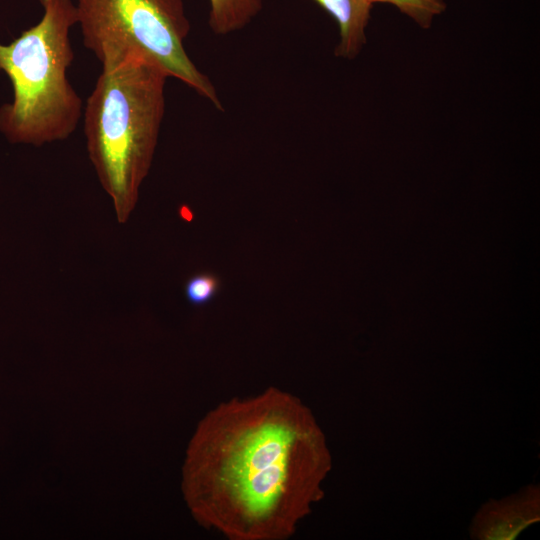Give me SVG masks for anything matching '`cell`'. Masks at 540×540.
Instances as JSON below:
<instances>
[{"mask_svg": "<svg viewBox=\"0 0 540 540\" xmlns=\"http://www.w3.org/2000/svg\"><path fill=\"white\" fill-rule=\"evenodd\" d=\"M373 3H389L413 19L421 28L431 27L433 19L442 14L447 5L444 0H368Z\"/></svg>", "mask_w": 540, "mask_h": 540, "instance_id": "8", "label": "cell"}, {"mask_svg": "<svg viewBox=\"0 0 540 540\" xmlns=\"http://www.w3.org/2000/svg\"><path fill=\"white\" fill-rule=\"evenodd\" d=\"M540 518V489L528 486L518 493L491 501L475 515L470 535L480 540H512Z\"/></svg>", "mask_w": 540, "mask_h": 540, "instance_id": "5", "label": "cell"}, {"mask_svg": "<svg viewBox=\"0 0 540 540\" xmlns=\"http://www.w3.org/2000/svg\"><path fill=\"white\" fill-rule=\"evenodd\" d=\"M39 22L11 43H0V70L13 101L0 108V130L12 143L41 146L67 139L77 128L83 103L68 80L74 60L70 40L77 24L73 0H39Z\"/></svg>", "mask_w": 540, "mask_h": 540, "instance_id": "3", "label": "cell"}, {"mask_svg": "<svg viewBox=\"0 0 540 540\" xmlns=\"http://www.w3.org/2000/svg\"><path fill=\"white\" fill-rule=\"evenodd\" d=\"M338 23L340 41L335 55L354 59L366 43L365 29L372 4L368 0H315Z\"/></svg>", "mask_w": 540, "mask_h": 540, "instance_id": "6", "label": "cell"}, {"mask_svg": "<svg viewBox=\"0 0 540 540\" xmlns=\"http://www.w3.org/2000/svg\"><path fill=\"white\" fill-rule=\"evenodd\" d=\"M167 73L154 61L131 58L102 67L83 117L89 159L126 223L139 197L165 114Z\"/></svg>", "mask_w": 540, "mask_h": 540, "instance_id": "2", "label": "cell"}, {"mask_svg": "<svg viewBox=\"0 0 540 540\" xmlns=\"http://www.w3.org/2000/svg\"><path fill=\"white\" fill-rule=\"evenodd\" d=\"M75 7L83 45L102 67L154 61L222 110L214 84L185 50L191 25L183 0H76Z\"/></svg>", "mask_w": 540, "mask_h": 540, "instance_id": "4", "label": "cell"}, {"mask_svg": "<svg viewBox=\"0 0 540 540\" xmlns=\"http://www.w3.org/2000/svg\"><path fill=\"white\" fill-rule=\"evenodd\" d=\"M330 469L311 410L271 386L221 402L200 421L184 491L196 520L229 540H287L323 498Z\"/></svg>", "mask_w": 540, "mask_h": 540, "instance_id": "1", "label": "cell"}, {"mask_svg": "<svg viewBox=\"0 0 540 540\" xmlns=\"http://www.w3.org/2000/svg\"><path fill=\"white\" fill-rule=\"evenodd\" d=\"M209 26L216 35L245 28L263 8V0H209Z\"/></svg>", "mask_w": 540, "mask_h": 540, "instance_id": "7", "label": "cell"}, {"mask_svg": "<svg viewBox=\"0 0 540 540\" xmlns=\"http://www.w3.org/2000/svg\"><path fill=\"white\" fill-rule=\"evenodd\" d=\"M221 289V279L211 272L197 273L184 285L187 301L196 307L208 304Z\"/></svg>", "mask_w": 540, "mask_h": 540, "instance_id": "9", "label": "cell"}]
</instances>
